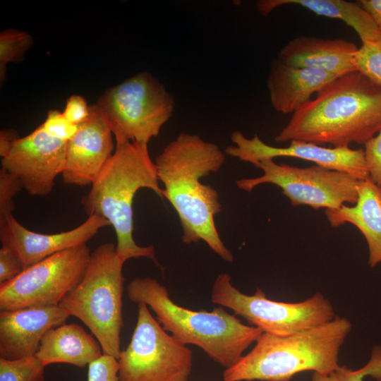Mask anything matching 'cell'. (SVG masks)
I'll list each match as a JSON object with an SVG mask.
<instances>
[{"instance_id":"1","label":"cell","mask_w":381,"mask_h":381,"mask_svg":"<svg viewBox=\"0 0 381 381\" xmlns=\"http://www.w3.org/2000/svg\"><path fill=\"white\" fill-rule=\"evenodd\" d=\"M226 153L215 143L198 135L182 133L157 156L155 164L164 186V197L176 210L185 243L203 241L224 260L234 256L225 246L215 226L214 216L222 211L218 192L200 179L220 169Z\"/></svg>"},{"instance_id":"2","label":"cell","mask_w":381,"mask_h":381,"mask_svg":"<svg viewBox=\"0 0 381 381\" xmlns=\"http://www.w3.org/2000/svg\"><path fill=\"white\" fill-rule=\"evenodd\" d=\"M381 131V85L358 71L339 75L294 113L274 140L364 145Z\"/></svg>"},{"instance_id":"3","label":"cell","mask_w":381,"mask_h":381,"mask_svg":"<svg viewBox=\"0 0 381 381\" xmlns=\"http://www.w3.org/2000/svg\"><path fill=\"white\" fill-rule=\"evenodd\" d=\"M141 188L150 189L163 198L147 145L116 140L114 152L81 204L88 216L103 217L113 226L116 250L122 259L147 258L158 265L154 247L138 246L133 238V203Z\"/></svg>"},{"instance_id":"4","label":"cell","mask_w":381,"mask_h":381,"mask_svg":"<svg viewBox=\"0 0 381 381\" xmlns=\"http://www.w3.org/2000/svg\"><path fill=\"white\" fill-rule=\"evenodd\" d=\"M127 294L131 301L149 306L162 328L176 339L197 346L225 369L234 365L263 333L222 307L211 311L181 307L171 300L167 287L153 278H134L127 286Z\"/></svg>"},{"instance_id":"5","label":"cell","mask_w":381,"mask_h":381,"mask_svg":"<svg viewBox=\"0 0 381 381\" xmlns=\"http://www.w3.org/2000/svg\"><path fill=\"white\" fill-rule=\"evenodd\" d=\"M351 327L348 319L336 316L291 335L262 333L250 351L224 370L223 381H290L305 371L331 374L339 366V351Z\"/></svg>"},{"instance_id":"6","label":"cell","mask_w":381,"mask_h":381,"mask_svg":"<svg viewBox=\"0 0 381 381\" xmlns=\"http://www.w3.org/2000/svg\"><path fill=\"white\" fill-rule=\"evenodd\" d=\"M126 261L116 244L105 243L91 253L80 282L59 306L70 316L80 320L101 345L103 354L119 359L123 327L122 306Z\"/></svg>"},{"instance_id":"7","label":"cell","mask_w":381,"mask_h":381,"mask_svg":"<svg viewBox=\"0 0 381 381\" xmlns=\"http://www.w3.org/2000/svg\"><path fill=\"white\" fill-rule=\"evenodd\" d=\"M116 140L147 145L174 110V99L156 78L141 72L109 88L96 104Z\"/></svg>"},{"instance_id":"8","label":"cell","mask_w":381,"mask_h":381,"mask_svg":"<svg viewBox=\"0 0 381 381\" xmlns=\"http://www.w3.org/2000/svg\"><path fill=\"white\" fill-rule=\"evenodd\" d=\"M231 276L219 274L211 293L213 303L232 310L263 333L287 336L329 322L337 316L330 301L321 293L297 303L270 300L257 288L246 295L234 286Z\"/></svg>"},{"instance_id":"9","label":"cell","mask_w":381,"mask_h":381,"mask_svg":"<svg viewBox=\"0 0 381 381\" xmlns=\"http://www.w3.org/2000/svg\"><path fill=\"white\" fill-rule=\"evenodd\" d=\"M138 309L131 341L118 359L120 381H188L191 350L162 328L146 304Z\"/></svg>"},{"instance_id":"10","label":"cell","mask_w":381,"mask_h":381,"mask_svg":"<svg viewBox=\"0 0 381 381\" xmlns=\"http://www.w3.org/2000/svg\"><path fill=\"white\" fill-rule=\"evenodd\" d=\"M263 174L256 178L236 181L241 190L250 192L256 186H277L291 205H308L313 209L337 210L346 203L354 205L358 199L360 180L351 175L314 165L297 167L263 159L254 164Z\"/></svg>"},{"instance_id":"11","label":"cell","mask_w":381,"mask_h":381,"mask_svg":"<svg viewBox=\"0 0 381 381\" xmlns=\"http://www.w3.org/2000/svg\"><path fill=\"white\" fill-rule=\"evenodd\" d=\"M90 250L87 244L55 253L0 284V311L59 306L81 280Z\"/></svg>"},{"instance_id":"12","label":"cell","mask_w":381,"mask_h":381,"mask_svg":"<svg viewBox=\"0 0 381 381\" xmlns=\"http://www.w3.org/2000/svg\"><path fill=\"white\" fill-rule=\"evenodd\" d=\"M231 139L234 145L226 148V155L253 165L263 159L289 157L311 162L325 169L347 173L360 181L369 177L363 149L325 147L301 140H291L287 147H279L265 143L256 134L248 138L240 131L233 132Z\"/></svg>"},{"instance_id":"13","label":"cell","mask_w":381,"mask_h":381,"mask_svg":"<svg viewBox=\"0 0 381 381\" xmlns=\"http://www.w3.org/2000/svg\"><path fill=\"white\" fill-rule=\"evenodd\" d=\"M67 142L46 133L40 126L19 138L1 159V168L17 176L31 195L46 196L65 164Z\"/></svg>"},{"instance_id":"14","label":"cell","mask_w":381,"mask_h":381,"mask_svg":"<svg viewBox=\"0 0 381 381\" xmlns=\"http://www.w3.org/2000/svg\"><path fill=\"white\" fill-rule=\"evenodd\" d=\"M109 225L104 218L91 215L73 229L45 234L29 230L12 215L0 227V241L25 270L55 253L86 244L100 229Z\"/></svg>"},{"instance_id":"15","label":"cell","mask_w":381,"mask_h":381,"mask_svg":"<svg viewBox=\"0 0 381 381\" xmlns=\"http://www.w3.org/2000/svg\"><path fill=\"white\" fill-rule=\"evenodd\" d=\"M112 134L97 106H90L89 117L67 142L64 182L92 185L113 155Z\"/></svg>"},{"instance_id":"16","label":"cell","mask_w":381,"mask_h":381,"mask_svg":"<svg viewBox=\"0 0 381 381\" xmlns=\"http://www.w3.org/2000/svg\"><path fill=\"white\" fill-rule=\"evenodd\" d=\"M68 316L59 306L0 311V358L35 355L44 333L65 323Z\"/></svg>"},{"instance_id":"17","label":"cell","mask_w":381,"mask_h":381,"mask_svg":"<svg viewBox=\"0 0 381 381\" xmlns=\"http://www.w3.org/2000/svg\"><path fill=\"white\" fill-rule=\"evenodd\" d=\"M358 49L356 44L344 39L298 36L280 50L277 59L291 66L339 76L356 71L353 59Z\"/></svg>"},{"instance_id":"18","label":"cell","mask_w":381,"mask_h":381,"mask_svg":"<svg viewBox=\"0 0 381 381\" xmlns=\"http://www.w3.org/2000/svg\"><path fill=\"white\" fill-rule=\"evenodd\" d=\"M337 77L324 71L291 66L277 59L267 78L272 106L277 112L293 114Z\"/></svg>"},{"instance_id":"19","label":"cell","mask_w":381,"mask_h":381,"mask_svg":"<svg viewBox=\"0 0 381 381\" xmlns=\"http://www.w3.org/2000/svg\"><path fill=\"white\" fill-rule=\"evenodd\" d=\"M325 214L332 226L349 223L361 232L368 247L370 267L381 262V186L369 177L360 181L358 199L353 206L325 210Z\"/></svg>"},{"instance_id":"20","label":"cell","mask_w":381,"mask_h":381,"mask_svg":"<svg viewBox=\"0 0 381 381\" xmlns=\"http://www.w3.org/2000/svg\"><path fill=\"white\" fill-rule=\"evenodd\" d=\"M95 338L78 324L64 323L44 333L35 356L44 367L59 363L85 368L103 355Z\"/></svg>"},{"instance_id":"21","label":"cell","mask_w":381,"mask_h":381,"mask_svg":"<svg viewBox=\"0 0 381 381\" xmlns=\"http://www.w3.org/2000/svg\"><path fill=\"white\" fill-rule=\"evenodd\" d=\"M286 4L299 5L318 16L344 21L357 32L362 44L381 37V31L371 16L358 4L344 0H261L256 8L261 15L267 16Z\"/></svg>"},{"instance_id":"22","label":"cell","mask_w":381,"mask_h":381,"mask_svg":"<svg viewBox=\"0 0 381 381\" xmlns=\"http://www.w3.org/2000/svg\"><path fill=\"white\" fill-rule=\"evenodd\" d=\"M44 368L35 355L18 360L0 358V381H44Z\"/></svg>"},{"instance_id":"23","label":"cell","mask_w":381,"mask_h":381,"mask_svg":"<svg viewBox=\"0 0 381 381\" xmlns=\"http://www.w3.org/2000/svg\"><path fill=\"white\" fill-rule=\"evenodd\" d=\"M32 38L25 32L7 29L0 34V78L4 77L8 63L22 59L25 51L31 46Z\"/></svg>"},{"instance_id":"24","label":"cell","mask_w":381,"mask_h":381,"mask_svg":"<svg viewBox=\"0 0 381 381\" xmlns=\"http://www.w3.org/2000/svg\"><path fill=\"white\" fill-rule=\"evenodd\" d=\"M353 64L356 71L381 85V37L362 44L355 54Z\"/></svg>"},{"instance_id":"25","label":"cell","mask_w":381,"mask_h":381,"mask_svg":"<svg viewBox=\"0 0 381 381\" xmlns=\"http://www.w3.org/2000/svg\"><path fill=\"white\" fill-rule=\"evenodd\" d=\"M23 188L21 181L15 175L0 169V227L12 216L15 208L13 198Z\"/></svg>"},{"instance_id":"26","label":"cell","mask_w":381,"mask_h":381,"mask_svg":"<svg viewBox=\"0 0 381 381\" xmlns=\"http://www.w3.org/2000/svg\"><path fill=\"white\" fill-rule=\"evenodd\" d=\"M334 373L339 381H365L367 376L381 381V346L373 348L370 360L362 368L353 370L346 365H339Z\"/></svg>"},{"instance_id":"27","label":"cell","mask_w":381,"mask_h":381,"mask_svg":"<svg viewBox=\"0 0 381 381\" xmlns=\"http://www.w3.org/2000/svg\"><path fill=\"white\" fill-rule=\"evenodd\" d=\"M40 127L50 135L68 142L75 135L80 125L70 122L63 112L50 110Z\"/></svg>"},{"instance_id":"28","label":"cell","mask_w":381,"mask_h":381,"mask_svg":"<svg viewBox=\"0 0 381 381\" xmlns=\"http://www.w3.org/2000/svg\"><path fill=\"white\" fill-rule=\"evenodd\" d=\"M119 360L103 354L88 365L87 381H120Z\"/></svg>"},{"instance_id":"29","label":"cell","mask_w":381,"mask_h":381,"mask_svg":"<svg viewBox=\"0 0 381 381\" xmlns=\"http://www.w3.org/2000/svg\"><path fill=\"white\" fill-rule=\"evenodd\" d=\"M364 155L369 178L381 186V131L365 144Z\"/></svg>"},{"instance_id":"30","label":"cell","mask_w":381,"mask_h":381,"mask_svg":"<svg viewBox=\"0 0 381 381\" xmlns=\"http://www.w3.org/2000/svg\"><path fill=\"white\" fill-rule=\"evenodd\" d=\"M63 114L72 123L80 125L89 117L90 106L83 97L73 95L67 99Z\"/></svg>"},{"instance_id":"31","label":"cell","mask_w":381,"mask_h":381,"mask_svg":"<svg viewBox=\"0 0 381 381\" xmlns=\"http://www.w3.org/2000/svg\"><path fill=\"white\" fill-rule=\"evenodd\" d=\"M23 267L16 255L8 248L0 249V284L18 276Z\"/></svg>"},{"instance_id":"32","label":"cell","mask_w":381,"mask_h":381,"mask_svg":"<svg viewBox=\"0 0 381 381\" xmlns=\"http://www.w3.org/2000/svg\"><path fill=\"white\" fill-rule=\"evenodd\" d=\"M17 133L13 130H3L0 132V156L5 157L16 141L18 139Z\"/></svg>"},{"instance_id":"33","label":"cell","mask_w":381,"mask_h":381,"mask_svg":"<svg viewBox=\"0 0 381 381\" xmlns=\"http://www.w3.org/2000/svg\"><path fill=\"white\" fill-rule=\"evenodd\" d=\"M358 4L371 16L381 31V0H361Z\"/></svg>"},{"instance_id":"34","label":"cell","mask_w":381,"mask_h":381,"mask_svg":"<svg viewBox=\"0 0 381 381\" xmlns=\"http://www.w3.org/2000/svg\"><path fill=\"white\" fill-rule=\"evenodd\" d=\"M311 381H339L334 372L331 374H323L314 372Z\"/></svg>"}]
</instances>
